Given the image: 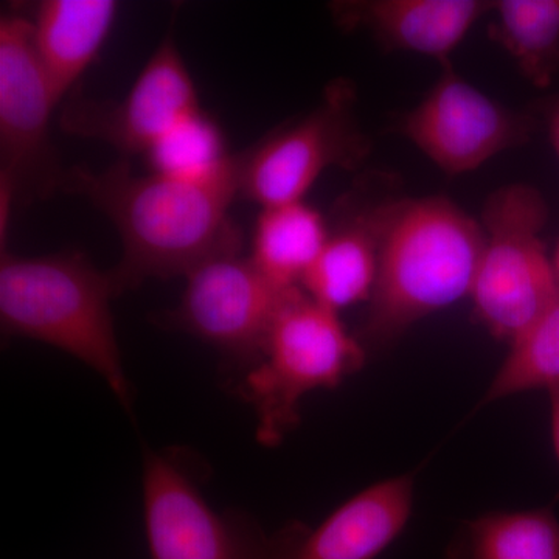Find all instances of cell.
<instances>
[{
  "instance_id": "23",
  "label": "cell",
  "mask_w": 559,
  "mask_h": 559,
  "mask_svg": "<svg viewBox=\"0 0 559 559\" xmlns=\"http://www.w3.org/2000/svg\"><path fill=\"white\" fill-rule=\"evenodd\" d=\"M554 264H555V270H557V274H558V278H559V245L557 248V252H555V255H554Z\"/></svg>"
},
{
  "instance_id": "8",
  "label": "cell",
  "mask_w": 559,
  "mask_h": 559,
  "mask_svg": "<svg viewBox=\"0 0 559 559\" xmlns=\"http://www.w3.org/2000/svg\"><path fill=\"white\" fill-rule=\"evenodd\" d=\"M60 105L33 43L31 17H0V182L16 202L46 200L61 190L62 170L50 139Z\"/></svg>"
},
{
  "instance_id": "10",
  "label": "cell",
  "mask_w": 559,
  "mask_h": 559,
  "mask_svg": "<svg viewBox=\"0 0 559 559\" xmlns=\"http://www.w3.org/2000/svg\"><path fill=\"white\" fill-rule=\"evenodd\" d=\"M439 66L436 84L401 117L399 132L441 171L465 175L503 151L528 142L532 117L474 87L450 60Z\"/></svg>"
},
{
  "instance_id": "4",
  "label": "cell",
  "mask_w": 559,
  "mask_h": 559,
  "mask_svg": "<svg viewBox=\"0 0 559 559\" xmlns=\"http://www.w3.org/2000/svg\"><path fill=\"white\" fill-rule=\"evenodd\" d=\"M367 349L337 312L304 289L294 290L274 320L263 355L242 374L240 393L255 412V439L275 448L299 428L300 404L320 389H336L362 369Z\"/></svg>"
},
{
  "instance_id": "20",
  "label": "cell",
  "mask_w": 559,
  "mask_h": 559,
  "mask_svg": "<svg viewBox=\"0 0 559 559\" xmlns=\"http://www.w3.org/2000/svg\"><path fill=\"white\" fill-rule=\"evenodd\" d=\"M559 385V297L511 342L509 356L503 360L491 384L485 390L479 407L496 401Z\"/></svg>"
},
{
  "instance_id": "11",
  "label": "cell",
  "mask_w": 559,
  "mask_h": 559,
  "mask_svg": "<svg viewBox=\"0 0 559 559\" xmlns=\"http://www.w3.org/2000/svg\"><path fill=\"white\" fill-rule=\"evenodd\" d=\"M197 86L173 35L165 36L119 100L73 95L60 114L66 134L98 140L124 156H145L176 124L200 110Z\"/></svg>"
},
{
  "instance_id": "15",
  "label": "cell",
  "mask_w": 559,
  "mask_h": 559,
  "mask_svg": "<svg viewBox=\"0 0 559 559\" xmlns=\"http://www.w3.org/2000/svg\"><path fill=\"white\" fill-rule=\"evenodd\" d=\"M114 0H44L33 14V43L58 102L97 60L116 24Z\"/></svg>"
},
{
  "instance_id": "14",
  "label": "cell",
  "mask_w": 559,
  "mask_h": 559,
  "mask_svg": "<svg viewBox=\"0 0 559 559\" xmlns=\"http://www.w3.org/2000/svg\"><path fill=\"white\" fill-rule=\"evenodd\" d=\"M488 0H341L330 3L333 20L345 32H367L385 51H409L437 62L452 51L481 17Z\"/></svg>"
},
{
  "instance_id": "18",
  "label": "cell",
  "mask_w": 559,
  "mask_h": 559,
  "mask_svg": "<svg viewBox=\"0 0 559 559\" xmlns=\"http://www.w3.org/2000/svg\"><path fill=\"white\" fill-rule=\"evenodd\" d=\"M447 559H559L550 509L495 511L465 522Z\"/></svg>"
},
{
  "instance_id": "3",
  "label": "cell",
  "mask_w": 559,
  "mask_h": 559,
  "mask_svg": "<svg viewBox=\"0 0 559 559\" xmlns=\"http://www.w3.org/2000/svg\"><path fill=\"white\" fill-rule=\"evenodd\" d=\"M109 271L80 252L0 259V325L5 336L50 345L79 359L106 382L132 415L134 392L124 371L110 301Z\"/></svg>"
},
{
  "instance_id": "9",
  "label": "cell",
  "mask_w": 559,
  "mask_h": 559,
  "mask_svg": "<svg viewBox=\"0 0 559 559\" xmlns=\"http://www.w3.org/2000/svg\"><path fill=\"white\" fill-rule=\"evenodd\" d=\"M294 290L277 288L242 248L224 250L187 274L179 304L156 322L212 345L245 373L261 359L274 320Z\"/></svg>"
},
{
  "instance_id": "17",
  "label": "cell",
  "mask_w": 559,
  "mask_h": 559,
  "mask_svg": "<svg viewBox=\"0 0 559 559\" xmlns=\"http://www.w3.org/2000/svg\"><path fill=\"white\" fill-rule=\"evenodd\" d=\"M487 32L533 86L549 87L559 72V0L492 2Z\"/></svg>"
},
{
  "instance_id": "2",
  "label": "cell",
  "mask_w": 559,
  "mask_h": 559,
  "mask_svg": "<svg viewBox=\"0 0 559 559\" xmlns=\"http://www.w3.org/2000/svg\"><path fill=\"white\" fill-rule=\"evenodd\" d=\"M481 249L480 221L448 198H403L367 301L364 348L389 347L419 320L471 296Z\"/></svg>"
},
{
  "instance_id": "21",
  "label": "cell",
  "mask_w": 559,
  "mask_h": 559,
  "mask_svg": "<svg viewBox=\"0 0 559 559\" xmlns=\"http://www.w3.org/2000/svg\"><path fill=\"white\" fill-rule=\"evenodd\" d=\"M547 393H549L550 400L551 444H554L555 457H557L559 463V385L550 389Z\"/></svg>"
},
{
  "instance_id": "6",
  "label": "cell",
  "mask_w": 559,
  "mask_h": 559,
  "mask_svg": "<svg viewBox=\"0 0 559 559\" xmlns=\"http://www.w3.org/2000/svg\"><path fill=\"white\" fill-rule=\"evenodd\" d=\"M356 105L353 81H331L304 119L283 124L242 151L240 198L261 209L299 202L330 168L362 167L371 140L360 127Z\"/></svg>"
},
{
  "instance_id": "12",
  "label": "cell",
  "mask_w": 559,
  "mask_h": 559,
  "mask_svg": "<svg viewBox=\"0 0 559 559\" xmlns=\"http://www.w3.org/2000/svg\"><path fill=\"white\" fill-rule=\"evenodd\" d=\"M414 500L415 473L377 481L318 527L290 521L272 533V559H378L406 528Z\"/></svg>"
},
{
  "instance_id": "22",
  "label": "cell",
  "mask_w": 559,
  "mask_h": 559,
  "mask_svg": "<svg viewBox=\"0 0 559 559\" xmlns=\"http://www.w3.org/2000/svg\"><path fill=\"white\" fill-rule=\"evenodd\" d=\"M547 130H549L551 146L559 159V97L551 103L549 112H547Z\"/></svg>"
},
{
  "instance_id": "13",
  "label": "cell",
  "mask_w": 559,
  "mask_h": 559,
  "mask_svg": "<svg viewBox=\"0 0 559 559\" xmlns=\"http://www.w3.org/2000/svg\"><path fill=\"white\" fill-rule=\"evenodd\" d=\"M364 193L358 187L336 204L325 246L301 283L308 297L337 314L370 300L390 224L403 201Z\"/></svg>"
},
{
  "instance_id": "19",
  "label": "cell",
  "mask_w": 559,
  "mask_h": 559,
  "mask_svg": "<svg viewBox=\"0 0 559 559\" xmlns=\"http://www.w3.org/2000/svg\"><path fill=\"white\" fill-rule=\"evenodd\" d=\"M150 173L190 180L219 178L237 162L215 119L200 109L168 131L143 156Z\"/></svg>"
},
{
  "instance_id": "5",
  "label": "cell",
  "mask_w": 559,
  "mask_h": 559,
  "mask_svg": "<svg viewBox=\"0 0 559 559\" xmlns=\"http://www.w3.org/2000/svg\"><path fill=\"white\" fill-rule=\"evenodd\" d=\"M547 219L543 194L527 183L496 190L481 210L484 249L469 297L474 318L500 341L511 344L559 297Z\"/></svg>"
},
{
  "instance_id": "7",
  "label": "cell",
  "mask_w": 559,
  "mask_h": 559,
  "mask_svg": "<svg viewBox=\"0 0 559 559\" xmlns=\"http://www.w3.org/2000/svg\"><path fill=\"white\" fill-rule=\"evenodd\" d=\"M186 452L143 451V524L151 559H272V535L238 510L204 498Z\"/></svg>"
},
{
  "instance_id": "16",
  "label": "cell",
  "mask_w": 559,
  "mask_h": 559,
  "mask_svg": "<svg viewBox=\"0 0 559 559\" xmlns=\"http://www.w3.org/2000/svg\"><path fill=\"white\" fill-rule=\"evenodd\" d=\"M329 238V223L305 201L261 209L249 259L280 289H301Z\"/></svg>"
},
{
  "instance_id": "1",
  "label": "cell",
  "mask_w": 559,
  "mask_h": 559,
  "mask_svg": "<svg viewBox=\"0 0 559 559\" xmlns=\"http://www.w3.org/2000/svg\"><path fill=\"white\" fill-rule=\"evenodd\" d=\"M240 183L241 153L229 171L209 180L140 176L127 160L102 171L72 167L61 191L90 201L119 231L121 259L109 275L120 296L146 280L187 277L210 257L241 249L230 216Z\"/></svg>"
}]
</instances>
